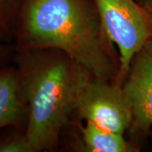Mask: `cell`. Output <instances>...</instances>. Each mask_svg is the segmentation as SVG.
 <instances>
[{
    "instance_id": "cell-1",
    "label": "cell",
    "mask_w": 152,
    "mask_h": 152,
    "mask_svg": "<svg viewBox=\"0 0 152 152\" xmlns=\"http://www.w3.org/2000/svg\"><path fill=\"white\" fill-rule=\"evenodd\" d=\"M15 48L56 49L99 80L117 77L111 42L89 0H24Z\"/></svg>"
},
{
    "instance_id": "cell-2",
    "label": "cell",
    "mask_w": 152,
    "mask_h": 152,
    "mask_svg": "<svg viewBox=\"0 0 152 152\" xmlns=\"http://www.w3.org/2000/svg\"><path fill=\"white\" fill-rule=\"evenodd\" d=\"M17 70L27 104L25 134L32 152L53 149L76 110L82 88L93 77L64 53L56 49L18 51Z\"/></svg>"
},
{
    "instance_id": "cell-3",
    "label": "cell",
    "mask_w": 152,
    "mask_h": 152,
    "mask_svg": "<svg viewBox=\"0 0 152 152\" xmlns=\"http://www.w3.org/2000/svg\"><path fill=\"white\" fill-rule=\"evenodd\" d=\"M102 27L119 52L118 84L126 80L131 64L152 38L151 13L135 0H93Z\"/></svg>"
},
{
    "instance_id": "cell-4",
    "label": "cell",
    "mask_w": 152,
    "mask_h": 152,
    "mask_svg": "<svg viewBox=\"0 0 152 152\" xmlns=\"http://www.w3.org/2000/svg\"><path fill=\"white\" fill-rule=\"evenodd\" d=\"M76 111L87 122L120 134L129 129L133 120L132 107L123 86L95 77L82 88Z\"/></svg>"
},
{
    "instance_id": "cell-5",
    "label": "cell",
    "mask_w": 152,
    "mask_h": 152,
    "mask_svg": "<svg viewBox=\"0 0 152 152\" xmlns=\"http://www.w3.org/2000/svg\"><path fill=\"white\" fill-rule=\"evenodd\" d=\"M123 88L133 111L129 130L143 137L152 129V38L134 56Z\"/></svg>"
},
{
    "instance_id": "cell-6",
    "label": "cell",
    "mask_w": 152,
    "mask_h": 152,
    "mask_svg": "<svg viewBox=\"0 0 152 152\" xmlns=\"http://www.w3.org/2000/svg\"><path fill=\"white\" fill-rule=\"evenodd\" d=\"M27 113L17 68H0V129L15 127L25 131Z\"/></svg>"
},
{
    "instance_id": "cell-7",
    "label": "cell",
    "mask_w": 152,
    "mask_h": 152,
    "mask_svg": "<svg viewBox=\"0 0 152 152\" xmlns=\"http://www.w3.org/2000/svg\"><path fill=\"white\" fill-rule=\"evenodd\" d=\"M80 151L86 152H134L139 148L127 141L124 134L104 129L91 122L80 128Z\"/></svg>"
},
{
    "instance_id": "cell-8",
    "label": "cell",
    "mask_w": 152,
    "mask_h": 152,
    "mask_svg": "<svg viewBox=\"0 0 152 152\" xmlns=\"http://www.w3.org/2000/svg\"><path fill=\"white\" fill-rule=\"evenodd\" d=\"M24 0H0V44L15 42Z\"/></svg>"
},
{
    "instance_id": "cell-9",
    "label": "cell",
    "mask_w": 152,
    "mask_h": 152,
    "mask_svg": "<svg viewBox=\"0 0 152 152\" xmlns=\"http://www.w3.org/2000/svg\"><path fill=\"white\" fill-rule=\"evenodd\" d=\"M0 152H32L25 131L1 138Z\"/></svg>"
},
{
    "instance_id": "cell-10",
    "label": "cell",
    "mask_w": 152,
    "mask_h": 152,
    "mask_svg": "<svg viewBox=\"0 0 152 152\" xmlns=\"http://www.w3.org/2000/svg\"><path fill=\"white\" fill-rule=\"evenodd\" d=\"M13 53V47L10 44H0V68Z\"/></svg>"
},
{
    "instance_id": "cell-11",
    "label": "cell",
    "mask_w": 152,
    "mask_h": 152,
    "mask_svg": "<svg viewBox=\"0 0 152 152\" xmlns=\"http://www.w3.org/2000/svg\"><path fill=\"white\" fill-rule=\"evenodd\" d=\"M140 4L149 12L152 13V0H140Z\"/></svg>"
},
{
    "instance_id": "cell-12",
    "label": "cell",
    "mask_w": 152,
    "mask_h": 152,
    "mask_svg": "<svg viewBox=\"0 0 152 152\" xmlns=\"http://www.w3.org/2000/svg\"><path fill=\"white\" fill-rule=\"evenodd\" d=\"M150 13H151V12H150ZM151 17H152V13H151Z\"/></svg>"
}]
</instances>
